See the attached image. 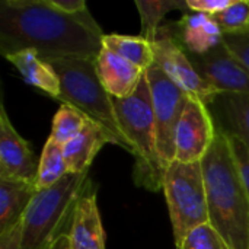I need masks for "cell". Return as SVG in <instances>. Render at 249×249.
<instances>
[{
	"label": "cell",
	"mask_w": 249,
	"mask_h": 249,
	"mask_svg": "<svg viewBox=\"0 0 249 249\" xmlns=\"http://www.w3.org/2000/svg\"><path fill=\"white\" fill-rule=\"evenodd\" d=\"M104 38L89 9L70 13L60 9L55 0L0 1V53L4 58L34 50L44 60H96Z\"/></svg>",
	"instance_id": "obj_1"
},
{
	"label": "cell",
	"mask_w": 249,
	"mask_h": 249,
	"mask_svg": "<svg viewBox=\"0 0 249 249\" xmlns=\"http://www.w3.org/2000/svg\"><path fill=\"white\" fill-rule=\"evenodd\" d=\"M201 168L210 225L229 249H249V197L225 133L217 130Z\"/></svg>",
	"instance_id": "obj_2"
},
{
	"label": "cell",
	"mask_w": 249,
	"mask_h": 249,
	"mask_svg": "<svg viewBox=\"0 0 249 249\" xmlns=\"http://www.w3.org/2000/svg\"><path fill=\"white\" fill-rule=\"evenodd\" d=\"M112 102L120 128L133 147L136 185L149 191H159L163 188L166 169L158 153L155 111L146 74L130 98H112Z\"/></svg>",
	"instance_id": "obj_3"
},
{
	"label": "cell",
	"mask_w": 249,
	"mask_h": 249,
	"mask_svg": "<svg viewBox=\"0 0 249 249\" xmlns=\"http://www.w3.org/2000/svg\"><path fill=\"white\" fill-rule=\"evenodd\" d=\"M47 61L60 79V96L57 101L79 109L108 133L112 144L133 155V147L120 128L112 98L99 82L95 60L51 58Z\"/></svg>",
	"instance_id": "obj_4"
},
{
	"label": "cell",
	"mask_w": 249,
	"mask_h": 249,
	"mask_svg": "<svg viewBox=\"0 0 249 249\" xmlns=\"http://www.w3.org/2000/svg\"><path fill=\"white\" fill-rule=\"evenodd\" d=\"M88 181L89 172L69 174L54 187L36 191L22 219L20 249H50L69 232L74 207Z\"/></svg>",
	"instance_id": "obj_5"
},
{
	"label": "cell",
	"mask_w": 249,
	"mask_h": 249,
	"mask_svg": "<svg viewBox=\"0 0 249 249\" xmlns=\"http://www.w3.org/2000/svg\"><path fill=\"white\" fill-rule=\"evenodd\" d=\"M163 193L175 245L179 248L193 229L209 223L201 163H179L174 160L165 171Z\"/></svg>",
	"instance_id": "obj_6"
},
{
	"label": "cell",
	"mask_w": 249,
	"mask_h": 249,
	"mask_svg": "<svg viewBox=\"0 0 249 249\" xmlns=\"http://www.w3.org/2000/svg\"><path fill=\"white\" fill-rule=\"evenodd\" d=\"M146 79L155 111L158 153L166 169L175 160V131L190 96L156 63L146 70Z\"/></svg>",
	"instance_id": "obj_7"
},
{
	"label": "cell",
	"mask_w": 249,
	"mask_h": 249,
	"mask_svg": "<svg viewBox=\"0 0 249 249\" xmlns=\"http://www.w3.org/2000/svg\"><path fill=\"white\" fill-rule=\"evenodd\" d=\"M153 48L156 55L155 63L177 86H179L188 96L200 99L207 107L214 102L219 92L196 71L185 50L177 42L168 26H160Z\"/></svg>",
	"instance_id": "obj_8"
},
{
	"label": "cell",
	"mask_w": 249,
	"mask_h": 249,
	"mask_svg": "<svg viewBox=\"0 0 249 249\" xmlns=\"http://www.w3.org/2000/svg\"><path fill=\"white\" fill-rule=\"evenodd\" d=\"M216 134L217 128L209 107L190 96L175 131V160L201 163L213 146Z\"/></svg>",
	"instance_id": "obj_9"
},
{
	"label": "cell",
	"mask_w": 249,
	"mask_h": 249,
	"mask_svg": "<svg viewBox=\"0 0 249 249\" xmlns=\"http://www.w3.org/2000/svg\"><path fill=\"white\" fill-rule=\"evenodd\" d=\"M187 55L196 71L219 93H249V71L222 41L204 54Z\"/></svg>",
	"instance_id": "obj_10"
},
{
	"label": "cell",
	"mask_w": 249,
	"mask_h": 249,
	"mask_svg": "<svg viewBox=\"0 0 249 249\" xmlns=\"http://www.w3.org/2000/svg\"><path fill=\"white\" fill-rule=\"evenodd\" d=\"M38 163L29 143L19 136L7 117L6 108L0 107V179L28 182L36 187Z\"/></svg>",
	"instance_id": "obj_11"
},
{
	"label": "cell",
	"mask_w": 249,
	"mask_h": 249,
	"mask_svg": "<svg viewBox=\"0 0 249 249\" xmlns=\"http://www.w3.org/2000/svg\"><path fill=\"white\" fill-rule=\"evenodd\" d=\"M73 249H105V232L96 203V188L90 179L83 190L67 232Z\"/></svg>",
	"instance_id": "obj_12"
},
{
	"label": "cell",
	"mask_w": 249,
	"mask_h": 249,
	"mask_svg": "<svg viewBox=\"0 0 249 249\" xmlns=\"http://www.w3.org/2000/svg\"><path fill=\"white\" fill-rule=\"evenodd\" d=\"M95 67L104 89L115 99L130 98L146 74L144 70L105 47L96 57Z\"/></svg>",
	"instance_id": "obj_13"
},
{
	"label": "cell",
	"mask_w": 249,
	"mask_h": 249,
	"mask_svg": "<svg viewBox=\"0 0 249 249\" xmlns=\"http://www.w3.org/2000/svg\"><path fill=\"white\" fill-rule=\"evenodd\" d=\"M177 42L191 54H204L222 41V31L212 16L203 13H184V16L166 25Z\"/></svg>",
	"instance_id": "obj_14"
},
{
	"label": "cell",
	"mask_w": 249,
	"mask_h": 249,
	"mask_svg": "<svg viewBox=\"0 0 249 249\" xmlns=\"http://www.w3.org/2000/svg\"><path fill=\"white\" fill-rule=\"evenodd\" d=\"M209 109L219 131L249 149V93H219Z\"/></svg>",
	"instance_id": "obj_15"
},
{
	"label": "cell",
	"mask_w": 249,
	"mask_h": 249,
	"mask_svg": "<svg viewBox=\"0 0 249 249\" xmlns=\"http://www.w3.org/2000/svg\"><path fill=\"white\" fill-rule=\"evenodd\" d=\"M112 143L108 133L93 121H88L82 131L63 146L64 159L70 174L89 172V168L98 152L107 144Z\"/></svg>",
	"instance_id": "obj_16"
},
{
	"label": "cell",
	"mask_w": 249,
	"mask_h": 249,
	"mask_svg": "<svg viewBox=\"0 0 249 249\" xmlns=\"http://www.w3.org/2000/svg\"><path fill=\"white\" fill-rule=\"evenodd\" d=\"M12 63L26 83L38 88L45 95L58 99L60 96V79L51 64L41 58L39 54L34 50H23L6 57Z\"/></svg>",
	"instance_id": "obj_17"
},
{
	"label": "cell",
	"mask_w": 249,
	"mask_h": 249,
	"mask_svg": "<svg viewBox=\"0 0 249 249\" xmlns=\"http://www.w3.org/2000/svg\"><path fill=\"white\" fill-rule=\"evenodd\" d=\"M36 191L34 184L0 179V235L23 219Z\"/></svg>",
	"instance_id": "obj_18"
},
{
	"label": "cell",
	"mask_w": 249,
	"mask_h": 249,
	"mask_svg": "<svg viewBox=\"0 0 249 249\" xmlns=\"http://www.w3.org/2000/svg\"><path fill=\"white\" fill-rule=\"evenodd\" d=\"M104 47L128 60L144 71L150 66H153L156 60L153 42H149L140 35L131 36L120 34H107L104 38Z\"/></svg>",
	"instance_id": "obj_19"
},
{
	"label": "cell",
	"mask_w": 249,
	"mask_h": 249,
	"mask_svg": "<svg viewBox=\"0 0 249 249\" xmlns=\"http://www.w3.org/2000/svg\"><path fill=\"white\" fill-rule=\"evenodd\" d=\"M69 174L70 172L64 159L63 146L48 137L38 162L36 190L38 191L48 190L54 187L57 182H60Z\"/></svg>",
	"instance_id": "obj_20"
},
{
	"label": "cell",
	"mask_w": 249,
	"mask_h": 249,
	"mask_svg": "<svg viewBox=\"0 0 249 249\" xmlns=\"http://www.w3.org/2000/svg\"><path fill=\"white\" fill-rule=\"evenodd\" d=\"M136 7L139 9L142 19V32L140 36L147 39L149 42H155L160 29L162 19L174 9H178L187 13L185 0H136Z\"/></svg>",
	"instance_id": "obj_21"
},
{
	"label": "cell",
	"mask_w": 249,
	"mask_h": 249,
	"mask_svg": "<svg viewBox=\"0 0 249 249\" xmlns=\"http://www.w3.org/2000/svg\"><path fill=\"white\" fill-rule=\"evenodd\" d=\"M88 121L89 118L85 114H82L79 109L61 104L60 109L54 115L50 139L64 146L82 131V128L86 125Z\"/></svg>",
	"instance_id": "obj_22"
},
{
	"label": "cell",
	"mask_w": 249,
	"mask_h": 249,
	"mask_svg": "<svg viewBox=\"0 0 249 249\" xmlns=\"http://www.w3.org/2000/svg\"><path fill=\"white\" fill-rule=\"evenodd\" d=\"M212 18L222 34L244 31L249 28V0H232L225 10Z\"/></svg>",
	"instance_id": "obj_23"
},
{
	"label": "cell",
	"mask_w": 249,
	"mask_h": 249,
	"mask_svg": "<svg viewBox=\"0 0 249 249\" xmlns=\"http://www.w3.org/2000/svg\"><path fill=\"white\" fill-rule=\"evenodd\" d=\"M177 249H229V247L209 222L193 229Z\"/></svg>",
	"instance_id": "obj_24"
},
{
	"label": "cell",
	"mask_w": 249,
	"mask_h": 249,
	"mask_svg": "<svg viewBox=\"0 0 249 249\" xmlns=\"http://www.w3.org/2000/svg\"><path fill=\"white\" fill-rule=\"evenodd\" d=\"M222 42L249 71V28L239 32L222 34Z\"/></svg>",
	"instance_id": "obj_25"
},
{
	"label": "cell",
	"mask_w": 249,
	"mask_h": 249,
	"mask_svg": "<svg viewBox=\"0 0 249 249\" xmlns=\"http://www.w3.org/2000/svg\"><path fill=\"white\" fill-rule=\"evenodd\" d=\"M229 142H231L232 152H233V156H235V160H236V165L239 169L241 179L244 182V187H245L249 197V149L241 140H238L235 137H229Z\"/></svg>",
	"instance_id": "obj_26"
},
{
	"label": "cell",
	"mask_w": 249,
	"mask_h": 249,
	"mask_svg": "<svg viewBox=\"0 0 249 249\" xmlns=\"http://www.w3.org/2000/svg\"><path fill=\"white\" fill-rule=\"evenodd\" d=\"M185 3L188 12L214 16L225 10L232 3V0H185Z\"/></svg>",
	"instance_id": "obj_27"
},
{
	"label": "cell",
	"mask_w": 249,
	"mask_h": 249,
	"mask_svg": "<svg viewBox=\"0 0 249 249\" xmlns=\"http://www.w3.org/2000/svg\"><path fill=\"white\" fill-rule=\"evenodd\" d=\"M22 247V220L0 235V249H20Z\"/></svg>",
	"instance_id": "obj_28"
},
{
	"label": "cell",
	"mask_w": 249,
	"mask_h": 249,
	"mask_svg": "<svg viewBox=\"0 0 249 249\" xmlns=\"http://www.w3.org/2000/svg\"><path fill=\"white\" fill-rule=\"evenodd\" d=\"M50 249H73L71 248V245H70V241H69L67 233H66V235H61V236L50 247Z\"/></svg>",
	"instance_id": "obj_29"
}]
</instances>
